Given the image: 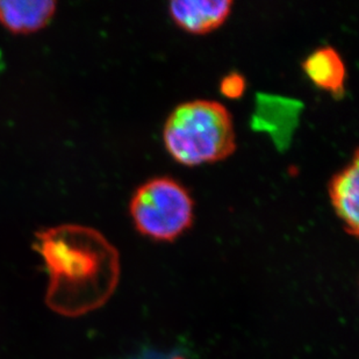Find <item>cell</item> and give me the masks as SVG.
I'll list each match as a JSON object with an SVG mask.
<instances>
[{"mask_svg":"<svg viewBox=\"0 0 359 359\" xmlns=\"http://www.w3.org/2000/svg\"><path fill=\"white\" fill-rule=\"evenodd\" d=\"M54 0H0V24L14 34L46 27L56 12Z\"/></svg>","mask_w":359,"mask_h":359,"instance_id":"6","label":"cell"},{"mask_svg":"<svg viewBox=\"0 0 359 359\" xmlns=\"http://www.w3.org/2000/svg\"><path fill=\"white\" fill-rule=\"evenodd\" d=\"M302 69L316 88L339 99L346 93V65L335 48H318L306 57Z\"/></svg>","mask_w":359,"mask_h":359,"instance_id":"7","label":"cell"},{"mask_svg":"<svg viewBox=\"0 0 359 359\" xmlns=\"http://www.w3.org/2000/svg\"><path fill=\"white\" fill-rule=\"evenodd\" d=\"M247 81L238 72H231L221 79L220 92L228 99H238L244 95Z\"/></svg>","mask_w":359,"mask_h":359,"instance_id":"8","label":"cell"},{"mask_svg":"<svg viewBox=\"0 0 359 359\" xmlns=\"http://www.w3.org/2000/svg\"><path fill=\"white\" fill-rule=\"evenodd\" d=\"M329 198L335 214L348 234L357 236L359 231V156L335 173L329 182Z\"/></svg>","mask_w":359,"mask_h":359,"instance_id":"5","label":"cell"},{"mask_svg":"<svg viewBox=\"0 0 359 359\" xmlns=\"http://www.w3.org/2000/svg\"><path fill=\"white\" fill-rule=\"evenodd\" d=\"M170 156L182 165H203L231 156L236 149L234 121L226 106L198 99L176 106L163 128Z\"/></svg>","mask_w":359,"mask_h":359,"instance_id":"2","label":"cell"},{"mask_svg":"<svg viewBox=\"0 0 359 359\" xmlns=\"http://www.w3.org/2000/svg\"><path fill=\"white\" fill-rule=\"evenodd\" d=\"M129 212L140 234L171 242L194 224V201L187 187L177 180L156 177L135 191Z\"/></svg>","mask_w":359,"mask_h":359,"instance_id":"3","label":"cell"},{"mask_svg":"<svg viewBox=\"0 0 359 359\" xmlns=\"http://www.w3.org/2000/svg\"><path fill=\"white\" fill-rule=\"evenodd\" d=\"M231 0H173L169 13L177 26L192 34H206L231 15Z\"/></svg>","mask_w":359,"mask_h":359,"instance_id":"4","label":"cell"},{"mask_svg":"<svg viewBox=\"0 0 359 359\" xmlns=\"http://www.w3.org/2000/svg\"><path fill=\"white\" fill-rule=\"evenodd\" d=\"M33 249L48 275L44 302L58 316L79 318L109 302L120 278L119 252L93 228L62 224L35 233Z\"/></svg>","mask_w":359,"mask_h":359,"instance_id":"1","label":"cell"},{"mask_svg":"<svg viewBox=\"0 0 359 359\" xmlns=\"http://www.w3.org/2000/svg\"><path fill=\"white\" fill-rule=\"evenodd\" d=\"M133 359H183L182 357L176 355H166V353H155V351H147L142 355L135 357Z\"/></svg>","mask_w":359,"mask_h":359,"instance_id":"9","label":"cell"}]
</instances>
